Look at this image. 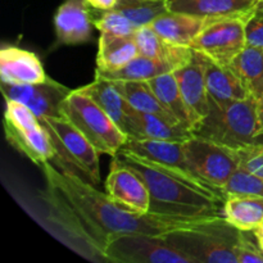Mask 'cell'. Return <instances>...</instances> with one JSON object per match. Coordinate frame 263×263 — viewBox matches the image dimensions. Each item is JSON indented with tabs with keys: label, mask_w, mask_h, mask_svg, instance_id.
<instances>
[{
	"label": "cell",
	"mask_w": 263,
	"mask_h": 263,
	"mask_svg": "<svg viewBox=\"0 0 263 263\" xmlns=\"http://www.w3.org/2000/svg\"><path fill=\"white\" fill-rule=\"evenodd\" d=\"M40 167L46 180L43 198L49 208V218L62 233L66 244L94 261H103L105 243L113 234L167 236L222 216L181 217L151 212L138 215L121 207L107 193L99 192L73 172L57 170L50 162Z\"/></svg>",
	"instance_id": "cell-1"
},
{
	"label": "cell",
	"mask_w": 263,
	"mask_h": 263,
	"mask_svg": "<svg viewBox=\"0 0 263 263\" xmlns=\"http://www.w3.org/2000/svg\"><path fill=\"white\" fill-rule=\"evenodd\" d=\"M117 157L145 182L151 194V213L181 217L222 215L225 198L221 195L192 186L135 157L123 153H118Z\"/></svg>",
	"instance_id": "cell-2"
},
{
	"label": "cell",
	"mask_w": 263,
	"mask_h": 263,
	"mask_svg": "<svg viewBox=\"0 0 263 263\" xmlns=\"http://www.w3.org/2000/svg\"><path fill=\"white\" fill-rule=\"evenodd\" d=\"M193 134L230 149L259 143L256 99L249 95L225 107L211 105L208 116L195 126Z\"/></svg>",
	"instance_id": "cell-3"
},
{
	"label": "cell",
	"mask_w": 263,
	"mask_h": 263,
	"mask_svg": "<svg viewBox=\"0 0 263 263\" xmlns=\"http://www.w3.org/2000/svg\"><path fill=\"white\" fill-rule=\"evenodd\" d=\"M41 125L48 131L54 158L62 171L73 172L94 186H99L100 153L86 136L64 117H41Z\"/></svg>",
	"instance_id": "cell-4"
},
{
	"label": "cell",
	"mask_w": 263,
	"mask_h": 263,
	"mask_svg": "<svg viewBox=\"0 0 263 263\" xmlns=\"http://www.w3.org/2000/svg\"><path fill=\"white\" fill-rule=\"evenodd\" d=\"M240 230L222 216L203 225L175 231L164 238L192 263H238L235 247Z\"/></svg>",
	"instance_id": "cell-5"
},
{
	"label": "cell",
	"mask_w": 263,
	"mask_h": 263,
	"mask_svg": "<svg viewBox=\"0 0 263 263\" xmlns=\"http://www.w3.org/2000/svg\"><path fill=\"white\" fill-rule=\"evenodd\" d=\"M62 115L73 123L100 154L116 157L128 136L89 95L73 89L62 104Z\"/></svg>",
	"instance_id": "cell-6"
},
{
	"label": "cell",
	"mask_w": 263,
	"mask_h": 263,
	"mask_svg": "<svg viewBox=\"0 0 263 263\" xmlns=\"http://www.w3.org/2000/svg\"><path fill=\"white\" fill-rule=\"evenodd\" d=\"M4 128L8 143L35 164L53 161L54 149L48 131L28 105L5 99Z\"/></svg>",
	"instance_id": "cell-7"
},
{
	"label": "cell",
	"mask_w": 263,
	"mask_h": 263,
	"mask_svg": "<svg viewBox=\"0 0 263 263\" xmlns=\"http://www.w3.org/2000/svg\"><path fill=\"white\" fill-rule=\"evenodd\" d=\"M103 261L115 263H192L164 236L141 233L113 234L103 251Z\"/></svg>",
	"instance_id": "cell-8"
},
{
	"label": "cell",
	"mask_w": 263,
	"mask_h": 263,
	"mask_svg": "<svg viewBox=\"0 0 263 263\" xmlns=\"http://www.w3.org/2000/svg\"><path fill=\"white\" fill-rule=\"evenodd\" d=\"M120 153L135 157L145 163L158 167L192 186L208 193H216V194L223 197L218 190L203 181L193 171L192 167L187 163L186 157H185L182 143L128 138L127 143L121 149Z\"/></svg>",
	"instance_id": "cell-9"
},
{
	"label": "cell",
	"mask_w": 263,
	"mask_h": 263,
	"mask_svg": "<svg viewBox=\"0 0 263 263\" xmlns=\"http://www.w3.org/2000/svg\"><path fill=\"white\" fill-rule=\"evenodd\" d=\"M186 161L193 171L222 194L231 175L239 167L235 149L193 135L182 143ZM223 195V194H222ZM225 198V197H223Z\"/></svg>",
	"instance_id": "cell-10"
},
{
	"label": "cell",
	"mask_w": 263,
	"mask_h": 263,
	"mask_svg": "<svg viewBox=\"0 0 263 263\" xmlns=\"http://www.w3.org/2000/svg\"><path fill=\"white\" fill-rule=\"evenodd\" d=\"M249 17H231L211 21L195 37L190 48L216 63L230 66L247 46L246 22Z\"/></svg>",
	"instance_id": "cell-11"
},
{
	"label": "cell",
	"mask_w": 263,
	"mask_h": 263,
	"mask_svg": "<svg viewBox=\"0 0 263 263\" xmlns=\"http://www.w3.org/2000/svg\"><path fill=\"white\" fill-rule=\"evenodd\" d=\"M4 99H13L28 105L32 112L41 117H63L62 104L72 89L59 84L55 80L48 79L35 85H0Z\"/></svg>",
	"instance_id": "cell-12"
},
{
	"label": "cell",
	"mask_w": 263,
	"mask_h": 263,
	"mask_svg": "<svg viewBox=\"0 0 263 263\" xmlns=\"http://www.w3.org/2000/svg\"><path fill=\"white\" fill-rule=\"evenodd\" d=\"M105 193L130 212L145 215L151 211V194L145 182L117 156L113 157L105 180Z\"/></svg>",
	"instance_id": "cell-13"
},
{
	"label": "cell",
	"mask_w": 263,
	"mask_h": 263,
	"mask_svg": "<svg viewBox=\"0 0 263 263\" xmlns=\"http://www.w3.org/2000/svg\"><path fill=\"white\" fill-rule=\"evenodd\" d=\"M94 20L86 0H64L54 14L55 46L80 45L91 41Z\"/></svg>",
	"instance_id": "cell-14"
},
{
	"label": "cell",
	"mask_w": 263,
	"mask_h": 263,
	"mask_svg": "<svg viewBox=\"0 0 263 263\" xmlns=\"http://www.w3.org/2000/svg\"><path fill=\"white\" fill-rule=\"evenodd\" d=\"M179 84L180 91L184 98L193 120V130L195 126L208 116L211 110L210 98L205 86L204 68L200 55L193 50V57L187 63L174 71ZM192 130V131H193Z\"/></svg>",
	"instance_id": "cell-15"
},
{
	"label": "cell",
	"mask_w": 263,
	"mask_h": 263,
	"mask_svg": "<svg viewBox=\"0 0 263 263\" xmlns=\"http://www.w3.org/2000/svg\"><path fill=\"white\" fill-rule=\"evenodd\" d=\"M79 90L97 102L98 105L112 118L113 122L128 138H135L136 131L134 117H135L136 109L118 91L113 81L95 77L94 81L79 87Z\"/></svg>",
	"instance_id": "cell-16"
},
{
	"label": "cell",
	"mask_w": 263,
	"mask_h": 263,
	"mask_svg": "<svg viewBox=\"0 0 263 263\" xmlns=\"http://www.w3.org/2000/svg\"><path fill=\"white\" fill-rule=\"evenodd\" d=\"M0 79L5 84L35 85L45 81L48 76L35 53L4 45L0 49Z\"/></svg>",
	"instance_id": "cell-17"
},
{
	"label": "cell",
	"mask_w": 263,
	"mask_h": 263,
	"mask_svg": "<svg viewBox=\"0 0 263 263\" xmlns=\"http://www.w3.org/2000/svg\"><path fill=\"white\" fill-rule=\"evenodd\" d=\"M199 55L204 68L205 86L211 105L225 107L236 100L246 99L251 95L230 66L216 63L202 53H199Z\"/></svg>",
	"instance_id": "cell-18"
},
{
	"label": "cell",
	"mask_w": 263,
	"mask_h": 263,
	"mask_svg": "<svg viewBox=\"0 0 263 263\" xmlns=\"http://www.w3.org/2000/svg\"><path fill=\"white\" fill-rule=\"evenodd\" d=\"M258 0H167L170 12L186 13L208 21L249 17Z\"/></svg>",
	"instance_id": "cell-19"
},
{
	"label": "cell",
	"mask_w": 263,
	"mask_h": 263,
	"mask_svg": "<svg viewBox=\"0 0 263 263\" xmlns=\"http://www.w3.org/2000/svg\"><path fill=\"white\" fill-rule=\"evenodd\" d=\"M133 36L138 45L139 55L168 62L175 69L184 66L193 57L192 48L168 43L152 26L138 28Z\"/></svg>",
	"instance_id": "cell-20"
},
{
	"label": "cell",
	"mask_w": 263,
	"mask_h": 263,
	"mask_svg": "<svg viewBox=\"0 0 263 263\" xmlns=\"http://www.w3.org/2000/svg\"><path fill=\"white\" fill-rule=\"evenodd\" d=\"M210 22L204 18L168 10L159 15L151 26L168 43L190 48L195 37Z\"/></svg>",
	"instance_id": "cell-21"
},
{
	"label": "cell",
	"mask_w": 263,
	"mask_h": 263,
	"mask_svg": "<svg viewBox=\"0 0 263 263\" xmlns=\"http://www.w3.org/2000/svg\"><path fill=\"white\" fill-rule=\"evenodd\" d=\"M139 55L134 36H117L100 32L95 72H113L127 66Z\"/></svg>",
	"instance_id": "cell-22"
},
{
	"label": "cell",
	"mask_w": 263,
	"mask_h": 263,
	"mask_svg": "<svg viewBox=\"0 0 263 263\" xmlns=\"http://www.w3.org/2000/svg\"><path fill=\"white\" fill-rule=\"evenodd\" d=\"M222 217L238 230L256 231L263 222V198L228 195L222 204Z\"/></svg>",
	"instance_id": "cell-23"
},
{
	"label": "cell",
	"mask_w": 263,
	"mask_h": 263,
	"mask_svg": "<svg viewBox=\"0 0 263 263\" xmlns=\"http://www.w3.org/2000/svg\"><path fill=\"white\" fill-rule=\"evenodd\" d=\"M134 122H135L136 139L184 143L194 135L189 128L180 122L167 120L162 116L139 112V110H136Z\"/></svg>",
	"instance_id": "cell-24"
},
{
	"label": "cell",
	"mask_w": 263,
	"mask_h": 263,
	"mask_svg": "<svg viewBox=\"0 0 263 263\" xmlns=\"http://www.w3.org/2000/svg\"><path fill=\"white\" fill-rule=\"evenodd\" d=\"M148 84L151 85L152 90L157 95L162 105L181 125H184L185 127L192 131L193 126H194L193 125L192 116H190L186 103H185L181 91H180L179 84H177L176 76H175L174 72H167V73L159 74L154 79L148 80Z\"/></svg>",
	"instance_id": "cell-25"
},
{
	"label": "cell",
	"mask_w": 263,
	"mask_h": 263,
	"mask_svg": "<svg viewBox=\"0 0 263 263\" xmlns=\"http://www.w3.org/2000/svg\"><path fill=\"white\" fill-rule=\"evenodd\" d=\"M113 84L117 87L118 91L126 98V100L139 112L162 116L167 120L179 122L162 105L148 81H121V80H117V81H113Z\"/></svg>",
	"instance_id": "cell-26"
},
{
	"label": "cell",
	"mask_w": 263,
	"mask_h": 263,
	"mask_svg": "<svg viewBox=\"0 0 263 263\" xmlns=\"http://www.w3.org/2000/svg\"><path fill=\"white\" fill-rule=\"evenodd\" d=\"M174 71L175 67L168 62L138 55L123 68L113 72H95V77L110 81H148L159 74Z\"/></svg>",
	"instance_id": "cell-27"
},
{
	"label": "cell",
	"mask_w": 263,
	"mask_h": 263,
	"mask_svg": "<svg viewBox=\"0 0 263 263\" xmlns=\"http://www.w3.org/2000/svg\"><path fill=\"white\" fill-rule=\"evenodd\" d=\"M230 68L254 95L263 85V48L247 45L231 62Z\"/></svg>",
	"instance_id": "cell-28"
},
{
	"label": "cell",
	"mask_w": 263,
	"mask_h": 263,
	"mask_svg": "<svg viewBox=\"0 0 263 263\" xmlns=\"http://www.w3.org/2000/svg\"><path fill=\"white\" fill-rule=\"evenodd\" d=\"M113 9L126 15L136 28L151 26L159 15L168 12L167 0H118Z\"/></svg>",
	"instance_id": "cell-29"
},
{
	"label": "cell",
	"mask_w": 263,
	"mask_h": 263,
	"mask_svg": "<svg viewBox=\"0 0 263 263\" xmlns=\"http://www.w3.org/2000/svg\"><path fill=\"white\" fill-rule=\"evenodd\" d=\"M222 194L225 198L228 195H253L263 198V179L239 166L222 189Z\"/></svg>",
	"instance_id": "cell-30"
},
{
	"label": "cell",
	"mask_w": 263,
	"mask_h": 263,
	"mask_svg": "<svg viewBox=\"0 0 263 263\" xmlns=\"http://www.w3.org/2000/svg\"><path fill=\"white\" fill-rule=\"evenodd\" d=\"M94 26L100 32L117 36H133L138 30L126 15L116 9L99 10V15L94 20Z\"/></svg>",
	"instance_id": "cell-31"
},
{
	"label": "cell",
	"mask_w": 263,
	"mask_h": 263,
	"mask_svg": "<svg viewBox=\"0 0 263 263\" xmlns=\"http://www.w3.org/2000/svg\"><path fill=\"white\" fill-rule=\"evenodd\" d=\"M251 231H240L235 247V256L238 263H263V249L259 246L257 236H249Z\"/></svg>",
	"instance_id": "cell-32"
},
{
	"label": "cell",
	"mask_w": 263,
	"mask_h": 263,
	"mask_svg": "<svg viewBox=\"0 0 263 263\" xmlns=\"http://www.w3.org/2000/svg\"><path fill=\"white\" fill-rule=\"evenodd\" d=\"M239 166L263 179V143H253L235 149Z\"/></svg>",
	"instance_id": "cell-33"
},
{
	"label": "cell",
	"mask_w": 263,
	"mask_h": 263,
	"mask_svg": "<svg viewBox=\"0 0 263 263\" xmlns=\"http://www.w3.org/2000/svg\"><path fill=\"white\" fill-rule=\"evenodd\" d=\"M247 45L263 48V14L254 10L246 22Z\"/></svg>",
	"instance_id": "cell-34"
},
{
	"label": "cell",
	"mask_w": 263,
	"mask_h": 263,
	"mask_svg": "<svg viewBox=\"0 0 263 263\" xmlns=\"http://www.w3.org/2000/svg\"><path fill=\"white\" fill-rule=\"evenodd\" d=\"M256 99L257 112H258V122H259V139L263 138V85L261 89L253 95Z\"/></svg>",
	"instance_id": "cell-35"
},
{
	"label": "cell",
	"mask_w": 263,
	"mask_h": 263,
	"mask_svg": "<svg viewBox=\"0 0 263 263\" xmlns=\"http://www.w3.org/2000/svg\"><path fill=\"white\" fill-rule=\"evenodd\" d=\"M92 9L97 10H109L113 9L118 0H86Z\"/></svg>",
	"instance_id": "cell-36"
},
{
	"label": "cell",
	"mask_w": 263,
	"mask_h": 263,
	"mask_svg": "<svg viewBox=\"0 0 263 263\" xmlns=\"http://www.w3.org/2000/svg\"><path fill=\"white\" fill-rule=\"evenodd\" d=\"M256 12H259L263 14V0H258V3L256 5Z\"/></svg>",
	"instance_id": "cell-37"
},
{
	"label": "cell",
	"mask_w": 263,
	"mask_h": 263,
	"mask_svg": "<svg viewBox=\"0 0 263 263\" xmlns=\"http://www.w3.org/2000/svg\"><path fill=\"white\" fill-rule=\"evenodd\" d=\"M254 234H256V233H254ZM256 236H257V240H258L259 246H261V248L263 249V235H262V234H256Z\"/></svg>",
	"instance_id": "cell-38"
},
{
	"label": "cell",
	"mask_w": 263,
	"mask_h": 263,
	"mask_svg": "<svg viewBox=\"0 0 263 263\" xmlns=\"http://www.w3.org/2000/svg\"><path fill=\"white\" fill-rule=\"evenodd\" d=\"M254 233H256V234H262V235H263V222H262V225L259 226V228L257 229L256 231H254Z\"/></svg>",
	"instance_id": "cell-39"
}]
</instances>
